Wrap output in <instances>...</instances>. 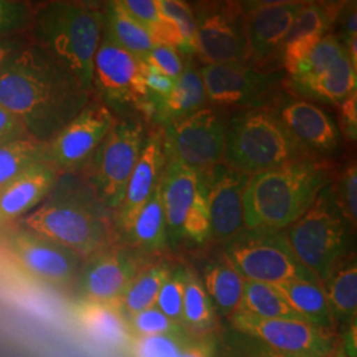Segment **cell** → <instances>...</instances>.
Wrapping results in <instances>:
<instances>
[{"mask_svg": "<svg viewBox=\"0 0 357 357\" xmlns=\"http://www.w3.org/2000/svg\"><path fill=\"white\" fill-rule=\"evenodd\" d=\"M90 94L36 45H23L0 69V106L43 144L89 105Z\"/></svg>", "mask_w": 357, "mask_h": 357, "instance_id": "6da1fadb", "label": "cell"}, {"mask_svg": "<svg viewBox=\"0 0 357 357\" xmlns=\"http://www.w3.org/2000/svg\"><path fill=\"white\" fill-rule=\"evenodd\" d=\"M112 211L75 174H64L41 204L23 217V229L59 243L79 258L110 248L114 234Z\"/></svg>", "mask_w": 357, "mask_h": 357, "instance_id": "7a4b0ae2", "label": "cell"}, {"mask_svg": "<svg viewBox=\"0 0 357 357\" xmlns=\"http://www.w3.org/2000/svg\"><path fill=\"white\" fill-rule=\"evenodd\" d=\"M332 178L331 166L318 158L250 175L243 191L245 228L286 229L306 213Z\"/></svg>", "mask_w": 357, "mask_h": 357, "instance_id": "3957f363", "label": "cell"}, {"mask_svg": "<svg viewBox=\"0 0 357 357\" xmlns=\"http://www.w3.org/2000/svg\"><path fill=\"white\" fill-rule=\"evenodd\" d=\"M103 10L88 3L53 1L35 17L36 47L93 91L94 57L102 40Z\"/></svg>", "mask_w": 357, "mask_h": 357, "instance_id": "277c9868", "label": "cell"}, {"mask_svg": "<svg viewBox=\"0 0 357 357\" xmlns=\"http://www.w3.org/2000/svg\"><path fill=\"white\" fill-rule=\"evenodd\" d=\"M314 158L303 150L270 106L243 112L227 123L224 159L248 175Z\"/></svg>", "mask_w": 357, "mask_h": 357, "instance_id": "5b68a950", "label": "cell"}, {"mask_svg": "<svg viewBox=\"0 0 357 357\" xmlns=\"http://www.w3.org/2000/svg\"><path fill=\"white\" fill-rule=\"evenodd\" d=\"M347 227L349 224L333 203L328 184L306 213L283 233L296 259L321 283L345 257Z\"/></svg>", "mask_w": 357, "mask_h": 357, "instance_id": "8992f818", "label": "cell"}, {"mask_svg": "<svg viewBox=\"0 0 357 357\" xmlns=\"http://www.w3.org/2000/svg\"><path fill=\"white\" fill-rule=\"evenodd\" d=\"M225 255L245 281L277 284L318 282L294 255L283 230L245 229L227 245Z\"/></svg>", "mask_w": 357, "mask_h": 357, "instance_id": "52a82bcc", "label": "cell"}, {"mask_svg": "<svg viewBox=\"0 0 357 357\" xmlns=\"http://www.w3.org/2000/svg\"><path fill=\"white\" fill-rule=\"evenodd\" d=\"M160 193L167 240L187 238L193 243H205L211 234L206 174L166 160L160 178Z\"/></svg>", "mask_w": 357, "mask_h": 357, "instance_id": "ba28073f", "label": "cell"}, {"mask_svg": "<svg viewBox=\"0 0 357 357\" xmlns=\"http://www.w3.org/2000/svg\"><path fill=\"white\" fill-rule=\"evenodd\" d=\"M146 139V128L139 118L116 121L89 162V184L112 212L116 213L123 202L128 178Z\"/></svg>", "mask_w": 357, "mask_h": 357, "instance_id": "9c48e42d", "label": "cell"}, {"mask_svg": "<svg viewBox=\"0 0 357 357\" xmlns=\"http://www.w3.org/2000/svg\"><path fill=\"white\" fill-rule=\"evenodd\" d=\"M227 141V122L212 107L163 125L162 143L166 160L206 172L222 163Z\"/></svg>", "mask_w": 357, "mask_h": 357, "instance_id": "30bf717a", "label": "cell"}, {"mask_svg": "<svg viewBox=\"0 0 357 357\" xmlns=\"http://www.w3.org/2000/svg\"><path fill=\"white\" fill-rule=\"evenodd\" d=\"M206 102L217 107L257 109L268 106L281 91L282 75L248 63L208 64L200 69Z\"/></svg>", "mask_w": 357, "mask_h": 357, "instance_id": "8fae6325", "label": "cell"}, {"mask_svg": "<svg viewBox=\"0 0 357 357\" xmlns=\"http://www.w3.org/2000/svg\"><path fill=\"white\" fill-rule=\"evenodd\" d=\"M192 11L197 28L196 53L205 65L248 63L243 3L202 1Z\"/></svg>", "mask_w": 357, "mask_h": 357, "instance_id": "7c38bea8", "label": "cell"}, {"mask_svg": "<svg viewBox=\"0 0 357 357\" xmlns=\"http://www.w3.org/2000/svg\"><path fill=\"white\" fill-rule=\"evenodd\" d=\"M143 69V61L102 35L94 57L93 90L101 94L109 109H134L142 114L151 101Z\"/></svg>", "mask_w": 357, "mask_h": 357, "instance_id": "4fadbf2b", "label": "cell"}, {"mask_svg": "<svg viewBox=\"0 0 357 357\" xmlns=\"http://www.w3.org/2000/svg\"><path fill=\"white\" fill-rule=\"evenodd\" d=\"M113 112L90 102L45 144V160L57 172L75 174L86 166L115 125Z\"/></svg>", "mask_w": 357, "mask_h": 357, "instance_id": "5bb4252c", "label": "cell"}, {"mask_svg": "<svg viewBox=\"0 0 357 357\" xmlns=\"http://www.w3.org/2000/svg\"><path fill=\"white\" fill-rule=\"evenodd\" d=\"M230 323L238 332L287 357H318L333 347L331 328L301 319H266L236 312Z\"/></svg>", "mask_w": 357, "mask_h": 357, "instance_id": "9a60e30c", "label": "cell"}, {"mask_svg": "<svg viewBox=\"0 0 357 357\" xmlns=\"http://www.w3.org/2000/svg\"><path fill=\"white\" fill-rule=\"evenodd\" d=\"M268 106L296 143L311 156L324 159L340 149V128L319 105L281 90Z\"/></svg>", "mask_w": 357, "mask_h": 357, "instance_id": "2e32d148", "label": "cell"}, {"mask_svg": "<svg viewBox=\"0 0 357 357\" xmlns=\"http://www.w3.org/2000/svg\"><path fill=\"white\" fill-rule=\"evenodd\" d=\"M303 1H246L248 64L265 69L271 61H281L282 47Z\"/></svg>", "mask_w": 357, "mask_h": 357, "instance_id": "e0dca14e", "label": "cell"}, {"mask_svg": "<svg viewBox=\"0 0 357 357\" xmlns=\"http://www.w3.org/2000/svg\"><path fill=\"white\" fill-rule=\"evenodd\" d=\"M211 234L215 243H229L246 229L243 222V191L249 176L220 163L206 171Z\"/></svg>", "mask_w": 357, "mask_h": 357, "instance_id": "ac0fdd59", "label": "cell"}, {"mask_svg": "<svg viewBox=\"0 0 357 357\" xmlns=\"http://www.w3.org/2000/svg\"><path fill=\"white\" fill-rule=\"evenodd\" d=\"M10 250L28 274L56 286L75 280L81 259L64 246L24 229L10 237Z\"/></svg>", "mask_w": 357, "mask_h": 357, "instance_id": "d6986e66", "label": "cell"}, {"mask_svg": "<svg viewBox=\"0 0 357 357\" xmlns=\"http://www.w3.org/2000/svg\"><path fill=\"white\" fill-rule=\"evenodd\" d=\"M144 265L128 248H107L93 255L81 278L85 299L118 302Z\"/></svg>", "mask_w": 357, "mask_h": 357, "instance_id": "ffe728a7", "label": "cell"}, {"mask_svg": "<svg viewBox=\"0 0 357 357\" xmlns=\"http://www.w3.org/2000/svg\"><path fill=\"white\" fill-rule=\"evenodd\" d=\"M166 165L162 134H150L128 178L123 202L115 213V228L122 229L137 215L158 187Z\"/></svg>", "mask_w": 357, "mask_h": 357, "instance_id": "44dd1931", "label": "cell"}, {"mask_svg": "<svg viewBox=\"0 0 357 357\" xmlns=\"http://www.w3.org/2000/svg\"><path fill=\"white\" fill-rule=\"evenodd\" d=\"M59 172L43 162L0 191V224L24 217L41 204L54 187Z\"/></svg>", "mask_w": 357, "mask_h": 357, "instance_id": "7402d4cb", "label": "cell"}, {"mask_svg": "<svg viewBox=\"0 0 357 357\" xmlns=\"http://www.w3.org/2000/svg\"><path fill=\"white\" fill-rule=\"evenodd\" d=\"M76 318L90 339L107 348H128L132 337L128 317L118 302L84 299L77 306Z\"/></svg>", "mask_w": 357, "mask_h": 357, "instance_id": "603a6c76", "label": "cell"}, {"mask_svg": "<svg viewBox=\"0 0 357 357\" xmlns=\"http://www.w3.org/2000/svg\"><path fill=\"white\" fill-rule=\"evenodd\" d=\"M356 66L347 52L319 76L296 84H287V88L291 94L307 101L315 100L339 106L356 93Z\"/></svg>", "mask_w": 357, "mask_h": 357, "instance_id": "cb8c5ba5", "label": "cell"}, {"mask_svg": "<svg viewBox=\"0 0 357 357\" xmlns=\"http://www.w3.org/2000/svg\"><path fill=\"white\" fill-rule=\"evenodd\" d=\"M151 97V96H150ZM155 114L153 122L166 125L167 122L192 114L203 109L206 103L204 82L200 69L192 59H188L181 75L176 79L175 89L165 98H153Z\"/></svg>", "mask_w": 357, "mask_h": 357, "instance_id": "d4e9b609", "label": "cell"}, {"mask_svg": "<svg viewBox=\"0 0 357 357\" xmlns=\"http://www.w3.org/2000/svg\"><path fill=\"white\" fill-rule=\"evenodd\" d=\"M119 231L130 248L146 253L162 250L167 243L165 209L162 203L160 181L150 199L143 204L128 225Z\"/></svg>", "mask_w": 357, "mask_h": 357, "instance_id": "484cf974", "label": "cell"}, {"mask_svg": "<svg viewBox=\"0 0 357 357\" xmlns=\"http://www.w3.org/2000/svg\"><path fill=\"white\" fill-rule=\"evenodd\" d=\"M287 306L301 318L320 327L331 328L333 315L323 291L321 283L287 281L273 284Z\"/></svg>", "mask_w": 357, "mask_h": 357, "instance_id": "4316f807", "label": "cell"}, {"mask_svg": "<svg viewBox=\"0 0 357 357\" xmlns=\"http://www.w3.org/2000/svg\"><path fill=\"white\" fill-rule=\"evenodd\" d=\"M205 291L212 305L225 315H234L243 299L245 280L224 255L216 262L208 265L204 270Z\"/></svg>", "mask_w": 357, "mask_h": 357, "instance_id": "83f0119b", "label": "cell"}, {"mask_svg": "<svg viewBox=\"0 0 357 357\" xmlns=\"http://www.w3.org/2000/svg\"><path fill=\"white\" fill-rule=\"evenodd\" d=\"M103 16V35L122 50L144 61L155 47L150 33L134 22L116 1H110L105 6Z\"/></svg>", "mask_w": 357, "mask_h": 357, "instance_id": "f1b7e54d", "label": "cell"}, {"mask_svg": "<svg viewBox=\"0 0 357 357\" xmlns=\"http://www.w3.org/2000/svg\"><path fill=\"white\" fill-rule=\"evenodd\" d=\"M321 287L335 319L355 320L357 314L356 259L343 258Z\"/></svg>", "mask_w": 357, "mask_h": 357, "instance_id": "f546056e", "label": "cell"}, {"mask_svg": "<svg viewBox=\"0 0 357 357\" xmlns=\"http://www.w3.org/2000/svg\"><path fill=\"white\" fill-rule=\"evenodd\" d=\"M344 3H303L290 26L283 47L295 41L318 43L331 33ZM282 47V48H283Z\"/></svg>", "mask_w": 357, "mask_h": 357, "instance_id": "4dcf8cb0", "label": "cell"}, {"mask_svg": "<svg viewBox=\"0 0 357 357\" xmlns=\"http://www.w3.org/2000/svg\"><path fill=\"white\" fill-rule=\"evenodd\" d=\"M171 271L172 270L163 262L153 265L146 264L139 270L121 299V306L128 319L143 310L155 306L158 294Z\"/></svg>", "mask_w": 357, "mask_h": 357, "instance_id": "1f68e13d", "label": "cell"}, {"mask_svg": "<svg viewBox=\"0 0 357 357\" xmlns=\"http://www.w3.org/2000/svg\"><path fill=\"white\" fill-rule=\"evenodd\" d=\"M45 160V144L24 135L0 146V191Z\"/></svg>", "mask_w": 357, "mask_h": 357, "instance_id": "d6a6232c", "label": "cell"}, {"mask_svg": "<svg viewBox=\"0 0 357 357\" xmlns=\"http://www.w3.org/2000/svg\"><path fill=\"white\" fill-rule=\"evenodd\" d=\"M237 312L266 319H301L273 284L262 282L245 281L243 299Z\"/></svg>", "mask_w": 357, "mask_h": 357, "instance_id": "836d02e7", "label": "cell"}, {"mask_svg": "<svg viewBox=\"0 0 357 357\" xmlns=\"http://www.w3.org/2000/svg\"><path fill=\"white\" fill-rule=\"evenodd\" d=\"M215 307L205 291L203 282L192 271L185 270L183 328L196 333H204L213 328Z\"/></svg>", "mask_w": 357, "mask_h": 357, "instance_id": "e575fe53", "label": "cell"}, {"mask_svg": "<svg viewBox=\"0 0 357 357\" xmlns=\"http://www.w3.org/2000/svg\"><path fill=\"white\" fill-rule=\"evenodd\" d=\"M347 52L344 44L337 35H326L302 60L284 69L289 76V84H296L319 76Z\"/></svg>", "mask_w": 357, "mask_h": 357, "instance_id": "d590c367", "label": "cell"}, {"mask_svg": "<svg viewBox=\"0 0 357 357\" xmlns=\"http://www.w3.org/2000/svg\"><path fill=\"white\" fill-rule=\"evenodd\" d=\"M159 16L172 23L183 41L181 53L195 54L197 48V28L192 7L180 0H156Z\"/></svg>", "mask_w": 357, "mask_h": 357, "instance_id": "8d00e7d4", "label": "cell"}, {"mask_svg": "<svg viewBox=\"0 0 357 357\" xmlns=\"http://www.w3.org/2000/svg\"><path fill=\"white\" fill-rule=\"evenodd\" d=\"M191 339L185 332L158 335V336H132L128 343L131 357H180Z\"/></svg>", "mask_w": 357, "mask_h": 357, "instance_id": "74e56055", "label": "cell"}, {"mask_svg": "<svg viewBox=\"0 0 357 357\" xmlns=\"http://www.w3.org/2000/svg\"><path fill=\"white\" fill-rule=\"evenodd\" d=\"M333 203L337 206L342 216L351 228L356 229L357 225V167L356 162L348 163L340 171L333 184H330Z\"/></svg>", "mask_w": 357, "mask_h": 357, "instance_id": "f35d334b", "label": "cell"}, {"mask_svg": "<svg viewBox=\"0 0 357 357\" xmlns=\"http://www.w3.org/2000/svg\"><path fill=\"white\" fill-rule=\"evenodd\" d=\"M185 270L176 268L171 271L158 294L155 307L160 310L167 318L176 321L183 327V302H184Z\"/></svg>", "mask_w": 357, "mask_h": 357, "instance_id": "ab89813d", "label": "cell"}, {"mask_svg": "<svg viewBox=\"0 0 357 357\" xmlns=\"http://www.w3.org/2000/svg\"><path fill=\"white\" fill-rule=\"evenodd\" d=\"M128 324L132 336H158L185 332L180 324L167 318L155 306L130 317Z\"/></svg>", "mask_w": 357, "mask_h": 357, "instance_id": "60d3db41", "label": "cell"}, {"mask_svg": "<svg viewBox=\"0 0 357 357\" xmlns=\"http://www.w3.org/2000/svg\"><path fill=\"white\" fill-rule=\"evenodd\" d=\"M31 19L28 4L15 0H0V38H8L24 28Z\"/></svg>", "mask_w": 357, "mask_h": 357, "instance_id": "b9f144b4", "label": "cell"}, {"mask_svg": "<svg viewBox=\"0 0 357 357\" xmlns=\"http://www.w3.org/2000/svg\"><path fill=\"white\" fill-rule=\"evenodd\" d=\"M143 63L149 66H153L160 73L166 75L167 77L175 81L180 77L184 68L178 52L172 47L162 45V44L155 45L153 51L149 53V56L144 59Z\"/></svg>", "mask_w": 357, "mask_h": 357, "instance_id": "7bdbcfd3", "label": "cell"}, {"mask_svg": "<svg viewBox=\"0 0 357 357\" xmlns=\"http://www.w3.org/2000/svg\"><path fill=\"white\" fill-rule=\"evenodd\" d=\"M118 6L151 36L160 23L155 0H118Z\"/></svg>", "mask_w": 357, "mask_h": 357, "instance_id": "ee69618b", "label": "cell"}, {"mask_svg": "<svg viewBox=\"0 0 357 357\" xmlns=\"http://www.w3.org/2000/svg\"><path fill=\"white\" fill-rule=\"evenodd\" d=\"M336 23L340 24V41L344 44L352 63L357 66V13L356 3L343 4Z\"/></svg>", "mask_w": 357, "mask_h": 357, "instance_id": "f6af8a7d", "label": "cell"}, {"mask_svg": "<svg viewBox=\"0 0 357 357\" xmlns=\"http://www.w3.org/2000/svg\"><path fill=\"white\" fill-rule=\"evenodd\" d=\"M143 78H144L146 88L149 90V94L158 100L167 98L172 93V90L175 89V85H176L175 79L167 77L153 66L146 64L143 69Z\"/></svg>", "mask_w": 357, "mask_h": 357, "instance_id": "bcb514c9", "label": "cell"}, {"mask_svg": "<svg viewBox=\"0 0 357 357\" xmlns=\"http://www.w3.org/2000/svg\"><path fill=\"white\" fill-rule=\"evenodd\" d=\"M337 107L340 109V121H342V130L340 131L344 134L348 141H356L357 93H354L351 97H348Z\"/></svg>", "mask_w": 357, "mask_h": 357, "instance_id": "7dc6e473", "label": "cell"}, {"mask_svg": "<svg viewBox=\"0 0 357 357\" xmlns=\"http://www.w3.org/2000/svg\"><path fill=\"white\" fill-rule=\"evenodd\" d=\"M24 135L26 130L19 119L0 106V146Z\"/></svg>", "mask_w": 357, "mask_h": 357, "instance_id": "c3c4849f", "label": "cell"}, {"mask_svg": "<svg viewBox=\"0 0 357 357\" xmlns=\"http://www.w3.org/2000/svg\"><path fill=\"white\" fill-rule=\"evenodd\" d=\"M215 345L208 339L191 340L190 344L184 348L180 357H213Z\"/></svg>", "mask_w": 357, "mask_h": 357, "instance_id": "681fc988", "label": "cell"}, {"mask_svg": "<svg viewBox=\"0 0 357 357\" xmlns=\"http://www.w3.org/2000/svg\"><path fill=\"white\" fill-rule=\"evenodd\" d=\"M23 45H24L23 41L19 38H10V36L0 38V69L13 57V53L19 51Z\"/></svg>", "mask_w": 357, "mask_h": 357, "instance_id": "f907efd6", "label": "cell"}, {"mask_svg": "<svg viewBox=\"0 0 357 357\" xmlns=\"http://www.w3.org/2000/svg\"><path fill=\"white\" fill-rule=\"evenodd\" d=\"M248 357H287L283 356L281 354H278V352H275V351H273V349H270L268 347H265V345H257L250 352H249V355Z\"/></svg>", "mask_w": 357, "mask_h": 357, "instance_id": "816d5d0a", "label": "cell"}, {"mask_svg": "<svg viewBox=\"0 0 357 357\" xmlns=\"http://www.w3.org/2000/svg\"><path fill=\"white\" fill-rule=\"evenodd\" d=\"M318 357H347L340 349H332L328 354H324L321 356Z\"/></svg>", "mask_w": 357, "mask_h": 357, "instance_id": "f5cc1de1", "label": "cell"}]
</instances>
